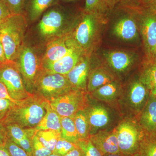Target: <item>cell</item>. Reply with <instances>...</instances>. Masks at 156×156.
<instances>
[{
	"instance_id": "obj_21",
	"label": "cell",
	"mask_w": 156,
	"mask_h": 156,
	"mask_svg": "<svg viewBox=\"0 0 156 156\" xmlns=\"http://www.w3.org/2000/svg\"><path fill=\"white\" fill-rule=\"evenodd\" d=\"M90 131H96L106 127L110 117L108 110L102 105H95L86 109Z\"/></svg>"
},
{
	"instance_id": "obj_33",
	"label": "cell",
	"mask_w": 156,
	"mask_h": 156,
	"mask_svg": "<svg viewBox=\"0 0 156 156\" xmlns=\"http://www.w3.org/2000/svg\"><path fill=\"white\" fill-rule=\"evenodd\" d=\"M5 146L11 156H30L23 149L14 143L9 138L7 140Z\"/></svg>"
},
{
	"instance_id": "obj_41",
	"label": "cell",
	"mask_w": 156,
	"mask_h": 156,
	"mask_svg": "<svg viewBox=\"0 0 156 156\" xmlns=\"http://www.w3.org/2000/svg\"><path fill=\"white\" fill-rule=\"evenodd\" d=\"M0 156H11L5 145L0 146Z\"/></svg>"
},
{
	"instance_id": "obj_23",
	"label": "cell",
	"mask_w": 156,
	"mask_h": 156,
	"mask_svg": "<svg viewBox=\"0 0 156 156\" xmlns=\"http://www.w3.org/2000/svg\"><path fill=\"white\" fill-rule=\"evenodd\" d=\"M46 113L41 122L34 128L37 131L53 130L61 132V117L50 106L48 101L46 106Z\"/></svg>"
},
{
	"instance_id": "obj_38",
	"label": "cell",
	"mask_w": 156,
	"mask_h": 156,
	"mask_svg": "<svg viewBox=\"0 0 156 156\" xmlns=\"http://www.w3.org/2000/svg\"><path fill=\"white\" fill-rule=\"evenodd\" d=\"M100 0H86L85 10L86 12H92L97 8Z\"/></svg>"
},
{
	"instance_id": "obj_44",
	"label": "cell",
	"mask_w": 156,
	"mask_h": 156,
	"mask_svg": "<svg viewBox=\"0 0 156 156\" xmlns=\"http://www.w3.org/2000/svg\"><path fill=\"white\" fill-rule=\"evenodd\" d=\"M154 58L156 60V46L155 49L154 53Z\"/></svg>"
},
{
	"instance_id": "obj_43",
	"label": "cell",
	"mask_w": 156,
	"mask_h": 156,
	"mask_svg": "<svg viewBox=\"0 0 156 156\" xmlns=\"http://www.w3.org/2000/svg\"><path fill=\"white\" fill-rule=\"evenodd\" d=\"M150 2L152 8L151 10L156 12V0H150Z\"/></svg>"
},
{
	"instance_id": "obj_34",
	"label": "cell",
	"mask_w": 156,
	"mask_h": 156,
	"mask_svg": "<svg viewBox=\"0 0 156 156\" xmlns=\"http://www.w3.org/2000/svg\"><path fill=\"white\" fill-rule=\"evenodd\" d=\"M18 104L9 99H0V122L2 121L9 112Z\"/></svg>"
},
{
	"instance_id": "obj_42",
	"label": "cell",
	"mask_w": 156,
	"mask_h": 156,
	"mask_svg": "<svg viewBox=\"0 0 156 156\" xmlns=\"http://www.w3.org/2000/svg\"><path fill=\"white\" fill-rule=\"evenodd\" d=\"M102 156H133L131 155L126 154L122 153H117L107 154L103 155Z\"/></svg>"
},
{
	"instance_id": "obj_40",
	"label": "cell",
	"mask_w": 156,
	"mask_h": 156,
	"mask_svg": "<svg viewBox=\"0 0 156 156\" xmlns=\"http://www.w3.org/2000/svg\"><path fill=\"white\" fill-rule=\"evenodd\" d=\"M8 62L6 57L5 49L0 40V63H5Z\"/></svg>"
},
{
	"instance_id": "obj_45",
	"label": "cell",
	"mask_w": 156,
	"mask_h": 156,
	"mask_svg": "<svg viewBox=\"0 0 156 156\" xmlns=\"http://www.w3.org/2000/svg\"><path fill=\"white\" fill-rule=\"evenodd\" d=\"M48 156H61L58 155L56 154H54L53 153Z\"/></svg>"
},
{
	"instance_id": "obj_30",
	"label": "cell",
	"mask_w": 156,
	"mask_h": 156,
	"mask_svg": "<svg viewBox=\"0 0 156 156\" xmlns=\"http://www.w3.org/2000/svg\"><path fill=\"white\" fill-rule=\"evenodd\" d=\"M77 146V145L76 144L60 137L56 143L53 153L61 156H64Z\"/></svg>"
},
{
	"instance_id": "obj_9",
	"label": "cell",
	"mask_w": 156,
	"mask_h": 156,
	"mask_svg": "<svg viewBox=\"0 0 156 156\" xmlns=\"http://www.w3.org/2000/svg\"><path fill=\"white\" fill-rule=\"evenodd\" d=\"M66 23V16L64 12L56 7L44 14L39 23L38 29L42 37L50 40L68 33L65 30Z\"/></svg>"
},
{
	"instance_id": "obj_3",
	"label": "cell",
	"mask_w": 156,
	"mask_h": 156,
	"mask_svg": "<svg viewBox=\"0 0 156 156\" xmlns=\"http://www.w3.org/2000/svg\"><path fill=\"white\" fill-rule=\"evenodd\" d=\"M101 21L92 12H87L78 21L71 34L86 55H91L100 38Z\"/></svg>"
},
{
	"instance_id": "obj_31",
	"label": "cell",
	"mask_w": 156,
	"mask_h": 156,
	"mask_svg": "<svg viewBox=\"0 0 156 156\" xmlns=\"http://www.w3.org/2000/svg\"><path fill=\"white\" fill-rule=\"evenodd\" d=\"M32 156H48L53 154V152L48 149L41 142L36 134L32 140Z\"/></svg>"
},
{
	"instance_id": "obj_37",
	"label": "cell",
	"mask_w": 156,
	"mask_h": 156,
	"mask_svg": "<svg viewBox=\"0 0 156 156\" xmlns=\"http://www.w3.org/2000/svg\"><path fill=\"white\" fill-rule=\"evenodd\" d=\"M8 138L5 126L0 122V146L5 145Z\"/></svg>"
},
{
	"instance_id": "obj_19",
	"label": "cell",
	"mask_w": 156,
	"mask_h": 156,
	"mask_svg": "<svg viewBox=\"0 0 156 156\" xmlns=\"http://www.w3.org/2000/svg\"><path fill=\"white\" fill-rule=\"evenodd\" d=\"M113 31L114 34L119 38L126 41H131L138 37L139 27L134 19L123 17L115 23Z\"/></svg>"
},
{
	"instance_id": "obj_22",
	"label": "cell",
	"mask_w": 156,
	"mask_h": 156,
	"mask_svg": "<svg viewBox=\"0 0 156 156\" xmlns=\"http://www.w3.org/2000/svg\"><path fill=\"white\" fill-rule=\"evenodd\" d=\"M139 79L149 91L150 95L156 97V60L154 58H144Z\"/></svg>"
},
{
	"instance_id": "obj_6",
	"label": "cell",
	"mask_w": 156,
	"mask_h": 156,
	"mask_svg": "<svg viewBox=\"0 0 156 156\" xmlns=\"http://www.w3.org/2000/svg\"><path fill=\"white\" fill-rule=\"evenodd\" d=\"M118 140L120 152L133 155L137 150L144 131L139 123L134 120H123L114 129Z\"/></svg>"
},
{
	"instance_id": "obj_15",
	"label": "cell",
	"mask_w": 156,
	"mask_h": 156,
	"mask_svg": "<svg viewBox=\"0 0 156 156\" xmlns=\"http://www.w3.org/2000/svg\"><path fill=\"white\" fill-rule=\"evenodd\" d=\"M89 139L102 155L121 152L114 130L98 131L91 134Z\"/></svg>"
},
{
	"instance_id": "obj_14",
	"label": "cell",
	"mask_w": 156,
	"mask_h": 156,
	"mask_svg": "<svg viewBox=\"0 0 156 156\" xmlns=\"http://www.w3.org/2000/svg\"><path fill=\"white\" fill-rule=\"evenodd\" d=\"M90 68V56L85 54L76 65L66 75L73 88L87 91Z\"/></svg>"
},
{
	"instance_id": "obj_24",
	"label": "cell",
	"mask_w": 156,
	"mask_h": 156,
	"mask_svg": "<svg viewBox=\"0 0 156 156\" xmlns=\"http://www.w3.org/2000/svg\"><path fill=\"white\" fill-rule=\"evenodd\" d=\"M120 89V84L115 81L99 87L91 93L93 98L98 100L111 101L118 96Z\"/></svg>"
},
{
	"instance_id": "obj_17",
	"label": "cell",
	"mask_w": 156,
	"mask_h": 156,
	"mask_svg": "<svg viewBox=\"0 0 156 156\" xmlns=\"http://www.w3.org/2000/svg\"><path fill=\"white\" fill-rule=\"evenodd\" d=\"M149 96V91L139 79L130 84L128 95V103L135 111L142 110Z\"/></svg>"
},
{
	"instance_id": "obj_13",
	"label": "cell",
	"mask_w": 156,
	"mask_h": 156,
	"mask_svg": "<svg viewBox=\"0 0 156 156\" xmlns=\"http://www.w3.org/2000/svg\"><path fill=\"white\" fill-rule=\"evenodd\" d=\"M5 126L8 137L32 156V140L36 134L34 128L25 129L13 124H4Z\"/></svg>"
},
{
	"instance_id": "obj_4",
	"label": "cell",
	"mask_w": 156,
	"mask_h": 156,
	"mask_svg": "<svg viewBox=\"0 0 156 156\" xmlns=\"http://www.w3.org/2000/svg\"><path fill=\"white\" fill-rule=\"evenodd\" d=\"M15 62L27 91L34 93L37 81L44 70L41 58L34 48L23 44Z\"/></svg>"
},
{
	"instance_id": "obj_36",
	"label": "cell",
	"mask_w": 156,
	"mask_h": 156,
	"mask_svg": "<svg viewBox=\"0 0 156 156\" xmlns=\"http://www.w3.org/2000/svg\"><path fill=\"white\" fill-rule=\"evenodd\" d=\"M11 14L7 6L0 0V23Z\"/></svg>"
},
{
	"instance_id": "obj_39",
	"label": "cell",
	"mask_w": 156,
	"mask_h": 156,
	"mask_svg": "<svg viewBox=\"0 0 156 156\" xmlns=\"http://www.w3.org/2000/svg\"><path fill=\"white\" fill-rule=\"evenodd\" d=\"M84 154L83 151L77 145L75 148L71 151L64 156H84Z\"/></svg>"
},
{
	"instance_id": "obj_27",
	"label": "cell",
	"mask_w": 156,
	"mask_h": 156,
	"mask_svg": "<svg viewBox=\"0 0 156 156\" xmlns=\"http://www.w3.org/2000/svg\"><path fill=\"white\" fill-rule=\"evenodd\" d=\"M73 119L79 135V140L89 139L90 127L86 110L78 112Z\"/></svg>"
},
{
	"instance_id": "obj_29",
	"label": "cell",
	"mask_w": 156,
	"mask_h": 156,
	"mask_svg": "<svg viewBox=\"0 0 156 156\" xmlns=\"http://www.w3.org/2000/svg\"><path fill=\"white\" fill-rule=\"evenodd\" d=\"M36 134L43 145L52 152L58 139L61 137V132L53 130H41Z\"/></svg>"
},
{
	"instance_id": "obj_16",
	"label": "cell",
	"mask_w": 156,
	"mask_h": 156,
	"mask_svg": "<svg viewBox=\"0 0 156 156\" xmlns=\"http://www.w3.org/2000/svg\"><path fill=\"white\" fill-rule=\"evenodd\" d=\"M105 57L111 68L118 73L126 72L134 65L136 60L135 54L120 50L107 52Z\"/></svg>"
},
{
	"instance_id": "obj_11",
	"label": "cell",
	"mask_w": 156,
	"mask_h": 156,
	"mask_svg": "<svg viewBox=\"0 0 156 156\" xmlns=\"http://www.w3.org/2000/svg\"><path fill=\"white\" fill-rule=\"evenodd\" d=\"M76 47L79 46L73 39L70 32L55 37L49 40L47 44L44 54L42 58V63L57 61Z\"/></svg>"
},
{
	"instance_id": "obj_8",
	"label": "cell",
	"mask_w": 156,
	"mask_h": 156,
	"mask_svg": "<svg viewBox=\"0 0 156 156\" xmlns=\"http://www.w3.org/2000/svg\"><path fill=\"white\" fill-rule=\"evenodd\" d=\"M73 89L66 76L44 70L37 81L34 92L49 100Z\"/></svg>"
},
{
	"instance_id": "obj_32",
	"label": "cell",
	"mask_w": 156,
	"mask_h": 156,
	"mask_svg": "<svg viewBox=\"0 0 156 156\" xmlns=\"http://www.w3.org/2000/svg\"><path fill=\"white\" fill-rule=\"evenodd\" d=\"M12 14H23L26 0H1Z\"/></svg>"
},
{
	"instance_id": "obj_18",
	"label": "cell",
	"mask_w": 156,
	"mask_h": 156,
	"mask_svg": "<svg viewBox=\"0 0 156 156\" xmlns=\"http://www.w3.org/2000/svg\"><path fill=\"white\" fill-rule=\"evenodd\" d=\"M115 81L114 74L108 69L103 66L95 67L89 72L87 92L92 93L99 87Z\"/></svg>"
},
{
	"instance_id": "obj_20",
	"label": "cell",
	"mask_w": 156,
	"mask_h": 156,
	"mask_svg": "<svg viewBox=\"0 0 156 156\" xmlns=\"http://www.w3.org/2000/svg\"><path fill=\"white\" fill-rule=\"evenodd\" d=\"M146 132L156 133V97L150 95L138 122Z\"/></svg>"
},
{
	"instance_id": "obj_26",
	"label": "cell",
	"mask_w": 156,
	"mask_h": 156,
	"mask_svg": "<svg viewBox=\"0 0 156 156\" xmlns=\"http://www.w3.org/2000/svg\"><path fill=\"white\" fill-rule=\"evenodd\" d=\"M58 0H30L28 11L32 21H35L49 8L55 5Z\"/></svg>"
},
{
	"instance_id": "obj_28",
	"label": "cell",
	"mask_w": 156,
	"mask_h": 156,
	"mask_svg": "<svg viewBox=\"0 0 156 156\" xmlns=\"http://www.w3.org/2000/svg\"><path fill=\"white\" fill-rule=\"evenodd\" d=\"M61 127L62 138L76 144L79 142V135L73 118L61 117Z\"/></svg>"
},
{
	"instance_id": "obj_1",
	"label": "cell",
	"mask_w": 156,
	"mask_h": 156,
	"mask_svg": "<svg viewBox=\"0 0 156 156\" xmlns=\"http://www.w3.org/2000/svg\"><path fill=\"white\" fill-rule=\"evenodd\" d=\"M48 101L37 92L31 93L16 105L1 122L15 124L25 129L35 128L46 114Z\"/></svg>"
},
{
	"instance_id": "obj_5",
	"label": "cell",
	"mask_w": 156,
	"mask_h": 156,
	"mask_svg": "<svg viewBox=\"0 0 156 156\" xmlns=\"http://www.w3.org/2000/svg\"><path fill=\"white\" fill-rule=\"evenodd\" d=\"M87 92L73 89L48 101L52 108L60 116L73 118L78 112L89 107Z\"/></svg>"
},
{
	"instance_id": "obj_25",
	"label": "cell",
	"mask_w": 156,
	"mask_h": 156,
	"mask_svg": "<svg viewBox=\"0 0 156 156\" xmlns=\"http://www.w3.org/2000/svg\"><path fill=\"white\" fill-rule=\"evenodd\" d=\"M133 156H156V133L144 131L139 147Z\"/></svg>"
},
{
	"instance_id": "obj_2",
	"label": "cell",
	"mask_w": 156,
	"mask_h": 156,
	"mask_svg": "<svg viewBox=\"0 0 156 156\" xmlns=\"http://www.w3.org/2000/svg\"><path fill=\"white\" fill-rule=\"evenodd\" d=\"M27 27L23 14H11L0 23V40L8 61H16L23 45Z\"/></svg>"
},
{
	"instance_id": "obj_10",
	"label": "cell",
	"mask_w": 156,
	"mask_h": 156,
	"mask_svg": "<svg viewBox=\"0 0 156 156\" xmlns=\"http://www.w3.org/2000/svg\"><path fill=\"white\" fill-rule=\"evenodd\" d=\"M138 27L147 59L154 58L156 46V12L151 10L140 19Z\"/></svg>"
},
{
	"instance_id": "obj_46",
	"label": "cell",
	"mask_w": 156,
	"mask_h": 156,
	"mask_svg": "<svg viewBox=\"0 0 156 156\" xmlns=\"http://www.w3.org/2000/svg\"><path fill=\"white\" fill-rule=\"evenodd\" d=\"M64 1H66V2H70V1H74V0H63Z\"/></svg>"
},
{
	"instance_id": "obj_35",
	"label": "cell",
	"mask_w": 156,
	"mask_h": 156,
	"mask_svg": "<svg viewBox=\"0 0 156 156\" xmlns=\"http://www.w3.org/2000/svg\"><path fill=\"white\" fill-rule=\"evenodd\" d=\"M0 99H9L17 103H19L20 101H17L13 99L9 95L5 86L1 82H0Z\"/></svg>"
},
{
	"instance_id": "obj_12",
	"label": "cell",
	"mask_w": 156,
	"mask_h": 156,
	"mask_svg": "<svg viewBox=\"0 0 156 156\" xmlns=\"http://www.w3.org/2000/svg\"><path fill=\"white\" fill-rule=\"evenodd\" d=\"M84 55L85 54L82 49L76 47L57 61L43 64V68L46 71L66 75Z\"/></svg>"
},
{
	"instance_id": "obj_7",
	"label": "cell",
	"mask_w": 156,
	"mask_h": 156,
	"mask_svg": "<svg viewBox=\"0 0 156 156\" xmlns=\"http://www.w3.org/2000/svg\"><path fill=\"white\" fill-rule=\"evenodd\" d=\"M0 82L5 86L9 95L14 100H23L31 94L27 91L15 62L0 63Z\"/></svg>"
}]
</instances>
